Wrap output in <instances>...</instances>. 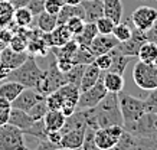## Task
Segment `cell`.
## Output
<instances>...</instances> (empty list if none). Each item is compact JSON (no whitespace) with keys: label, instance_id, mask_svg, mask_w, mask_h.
Returning <instances> with one entry per match:
<instances>
[{"label":"cell","instance_id":"cell-1","mask_svg":"<svg viewBox=\"0 0 157 150\" xmlns=\"http://www.w3.org/2000/svg\"><path fill=\"white\" fill-rule=\"evenodd\" d=\"M94 110H95L98 127L114 126V124L123 126V116L120 111L117 92H107V95L94 107Z\"/></svg>","mask_w":157,"mask_h":150},{"label":"cell","instance_id":"cell-2","mask_svg":"<svg viewBox=\"0 0 157 150\" xmlns=\"http://www.w3.org/2000/svg\"><path fill=\"white\" fill-rule=\"evenodd\" d=\"M42 72L43 69H40L38 67V63L35 61V56L29 55L28 59L20 67H17L10 72L7 81H16V83L22 84L26 88H36L39 79L42 77Z\"/></svg>","mask_w":157,"mask_h":150},{"label":"cell","instance_id":"cell-3","mask_svg":"<svg viewBox=\"0 0 157 150\" xmlns=\"http://www.w3.org/2000/svg\"><path fill=\"white\" fill-rule=\"evenodd\" d=\"M67 83H68L67 75L58 68L56 61H51L48 63V68L43 69L42 77H40V79H39V83L35 90L46 97L48 94L56 91L58 88H61L62 85H65Z\"/></svg>","mask_w":157,"mask_h":150},{"label":"cell","instance_id":"cell-4","mask_svg":"<svg viewBox=\"0 0 157 150\" xmlns=\"http://www.w3.org/2000/svg\"><path fill=\"white\" fill-rule=\"evenodd\" d=\"M123 129L137 137H157V114L146 113L137 120L123 123Z\"/></svg>","mask_w":157,"mask_h":150},{"label":"cell","instance_id":"cell-5","mask_svg":"<svg viewBox=\"0 0 157 150\" xmlns=\"http://www.w3.org/2000/svg\"><path fill=\"white\" fill-rule=\"evenodd\" d=\"M118 104L121 116H123V123L137 120V118H140L147 113L144 100L130 95L127 92H118Z\"/></svg>","mask_w":157,"mask_h":150},{"label":"cell","instance_id":"cell-6","mask_svg":"<svg viewBox=\"0 0 157 150\" xmlns=\"http://www.w3.org/2000/svg\"><path fill=\"white\" fill-rule=\"evenodd\" d=\"M133 79L136 85L141 90H154L157 87V65L154 62L137 61L133 69Z\"/></svg>","mask_w":157,"mask_h":150},{"label":"cell","instance_id":"cell-7","mask_svg":"<svg viewBox=\"0 0 157 150\" xmlns=\"http://www.w3.org/2000/svg\"><path fill=\"white\" fill-rule=\"evenodd\" d=\"M0 150H29L25 143V133L10 123L0 126Z\"/></svg>","mask_w":157,"mask_h":150},{"label":"cell","instance_id":"cell-8","mask_svg":"<svg viewBox=\"0 0 157 150\" xmlns=\"http://www.w3.org/2000/svg\"><path fill=\"white\" fill-rule=\"evenodd\" d=\"M123 131H124L123 126H117V124L107 126V127H100L94 133V140H95L97 146L101 150H108L118 143Z\"/></svg>","mask_w":157,"mask_h":150},{"label":"cell","instance_id":"cell-9","mask_svg":"<svg viewBox=\"0 0 157 150\" xmlns=\"http://www.w3.org/2000/svg\"><path fill=\"white\" fill-rule=\"evenodd\" d=\"M107 92L108 91H107L104 87L102 74H101V78L98 79V83H97L94 87L88 88L86 91H82L81 94H79V98H78V108H91V107H95L97 104L107 95Z\"/></svg>","mask_w":157,"mask_h":150},{"label":"cell","instance_id":"cell-10","mask_svg":"<svg viewBox=\"0 0 157 150\" xmlns=\"http://www.w3.org/2000/svg\"><path fill=\"white\" fill-rule=\"evenodd\" d=\"M157 19V10L154 7L150 6H140L133 12L131 15V22L134 23V26L137 29L143 30H148L153 26V23Z\"/></svg>","mask_w":157,"mask_h":150},{"label":"cell","instance_id":"cell-11","mask_svg":"<svg viewBox=\"0 0 157 150\" xmlns=\"http://www.w3.org/2000/svg\"><path fill=\"white\" fill-rule=\"evenodd\" d=\"M146 40H147L146 33H144L143 30H140V29L136 28V30L131 32V36H130L127 40H124V42H118L117 49H118L121 53H124L125 56L137 58L138 49H140V46H141Z\"/></svg>","mask_w":157,"mask_h":150},{"label":"cell","instance_id":"cell-12","mask_svg":"<svg viewBox=\"0 0 157 150\" xmlns=\"http://www.w3.org/2000/svg\"><path fill=\"white\" fill-rule=\"evenodd\" d=\"M43 98H45V95L38 92L35 88H23V91L12 101V107L23 110V111H29L36 102H39Z\"/></svg>","mask_w":157,"mask_h":150},{"label":"cell","instance_id":"cell-13","mask_svg":"<svg viewBox=\"0 0 157 150\" xmlns=\"http://www.w3.org/2000/svg\"><path fill=\"white\" fill-rule=\"evenodd\" d=\"M43 39H45V42H46L49 48H52V46H63L71 39H74V35L71 33V30L68 29L67 25L63 23V25H58L52 32L43 33Z\"/></svg>","mask_w":157,"mask_h":150},{"label":"cell","instance_id":"cell-14","mask_svg":"<svg viewBox=\"0 0 157 150\" xmlns=\"http://www.w3.org/2000/svg\"><path fill=\"white\" fill-rule=\"evenodd\" d=\"M118 45V40L113 36V35H97L95 38L92 39V42L90 45V51L94 56L102 55V53L109 52L111 49H114Z\"/></svg>","mask_w":157,"mask_h":150},{"label":"cell","instance_id":"cell-15","mask_svg":"<svg viewBox=\"0 0 157 150\" xmlns=\"http://www.w3.org/2000/svg\"><path fill=\"white\" fill-rule=\"evenodd\" d=\"M28 56H29L28 52H17V51H13L12 48L6 46L0 52V62L5 63L6 67L12 68V69H16L28 59Z\"/></svg>","mask_w":157,"mask_h":150},{"label":"cell","instance_id":"cell-16","mask_svg":"<svg viewBox=\"0 0 157 150\" xmlns=\"http://www.w3.org/2000/svg\"><path fill=\"white\" fill-rule=\"evenodd\" d=\"M101 74H102V71L94 62L86 63L85 69H84V74H82L81 83H79V91L81 92L86 91L88 88L94 87L98 83V79L101 78Z\"/></svg>","mask_w":157,"mask_h":150},{"label":"cell","instance_id":"cell-17","mask_svg":"<svg viewBox=\"0 0 157 150\" xmlns=\"http://www.w3.org/2000/svg\"><path fill=\"white\" fill-rule=\"evenodd\" d=\"M81 6L84 7L85 22H97L104 16V3L102 0H82Z\"/></svg>","mask_w":157,"mask_h":150},{"label":"cell","instance_id":"cell-18","mask_svg":"<svg viewBox=\"0 0 157 150\" xmlns=\"http://www.w3.org/2000/svg\"><path fill=\"white\" fill-rule=\"evenodd\" d=\"M85 137V130H69L62 133L59 146L68 149H81Z\"/></svg>","mask_w":157,"mask_h":150},{"label":"cell","instance_id":"cell-19","mask_svg":"<svg viewBox=\"0 0 157 150\" xmlns=\"http://www.w3.org/2000/svg\"><path fill=\"white\" fill-rule=\"evenodd\" d=\"M67 117L62 114L61 110H48V113L43 117V124L46 131H61V129L65 124Z\"/></svg>","mask_w":157,"mask_h":150},{"label":"cell","instance_id":"cell-20","mask_svg":"<svg viewBox=\"0 0 157 150\" xmlns=\"http://www.w3.org/2000/svg\"><path fill=\"white\" fill-rule=\"evenodd\" d=\"M35 121L36 120H33L32 117L29 116L28 111H23V110H19V108H13V107H12V111H10V117H9L10 124L19 127L22 131H25V130H28Z\"/></svg>","mask_w":157,"mask_h":150},{"label":"cell","instance_id":"cell-21","mask_svg":"<svg viewBox=\"0 0 157 150\" xmlns=\"http://www.w3.org/2000/svg\"><path fill=\"white\" fill-rule=\"evenodd\" d=\"M108 53L111 55V67H109L108 71L123 75L124 71H125V68H127V65H128V62L131 61V56H125L124 53H121L118 49H117V46H115L114 49H111Z\"/></svg>","mask_w":157,"mask_h":150},{"label":"cell","instance_id":"cell-22","mask_svg":"<svg viewBox=\"0 0 157 150\" xmlns=\"http://www.w3.org/2000/svg\"><path fill=\"white\" fill-rule=\"evenodd\" d=\"M98 35V29H97L95 22H85V26L84 29L81 30V33H78L76 36H74V39L76 40V44L79 46H84V48H90L92 39Z\"/></svg>","mask_w":157,"mask_h":150},{"label":"cell","instance_id":"cell-23","mask_svg":"<svg viewBox=\"0 0 157 150\" xmlns=\"http://www.w3.org/2000/svg\"><path fill=\"white\" fill-rule=\"evenodd\" d=\"M84 17L85 19V13H84V7L79 5H65L62 6V9L58 13V25L67 23L71 17Z\"/></svg>","mask_w":157,"mask_h":150},{"label":"cell","instance_id":"cell-24","mask_svg":"<svg viewBox=\"0 0 157 150\" xmlns=\"http://www.w3.org/2000/svg\"><path fill=\"white\" fill-rule=\"evenodd\" d=\"M102 83H104V87L108 92H117L118 94L124 90V78L120 74L105 71L104 75H102Z\"/></svg>","mask_w":157,"mask_h":150},{"label":"cell","instance_id":"cell-25","mask_svg":"<svg viewBox=\"0 0 157 150\" xmlns=\"http://www.w3.org/2000/svg\"><path fill=\"white\" fill-rule=\"evenodd\" d=\"M104 3V16L120 23L123 17V2L121 0H102Z\"/></svg>","mask_w":157,"mask_h":150},{"label":"cell","instance_id":"cell-26","mask_svg":"<svg viewBox=\"0 0 157 150\" xmlns=\"http://www.w3.org/2000/svg\"><path fill=\"white\" fill-rule=\"evenodd\" d=\"M48 45L43 39V33L40 36H35V38L29 39L28 46H26V52L32 56H45L48 52Z\"/></svg>","mask_w":157,"mask_h":150},{"label":"cell","instance_id":"cell-27","mask_svg":"<svg viewBox=\"0 0 157 150\" xmlns=\"http://www.w3.org/2000/svg\"><path fill=\"white\" fill-rule=\"evenodd\" d=\"M23 88L26 87H23L22 84L16 83V81H5L0 85V97L12 102L20 92L23 91Z\"/></svg>","mask_w":157,"mask_h":150},{"label":"cell","instance_id":"cell-28","mask_svg":"<svg viewBox=\"0 0 157 150\" xmlns=\"http://www.w3.org/2000/svg\"><path fill=\"white\" fill-rule=\"evenodd\" d=\"M138 61H143V62H156L157 61V44L151 42V40H146L140 49H138V55H137Z\"/></svg>","mask_w":157,"mask_h":150},{"label":"cell","instance_id":"cell-29","mask_svg":"<svg viewBox=\"0 0 157 150\" xmlns=\"http://www.w3.org/2000/svg\"><path fill=\"white\" fill-rule=\"evenodd\" d=\"M36 26L42 30L43 33L52 32V30L58 26V15H52V13H48V12L43 10V12H40L38 15Z\"/></svg>","mask_w":157,"mask_h":150},{"label":"cell","instance_id":"cell-30","mask_svg":"<svg viewBox=\"0 0 157 150\" xmlns=\"http://www.w3.org/2000/svg\"><path fill=\"white\" fill-rule=\"evenodd\" d=\"M13 23L17 28H29L33 25V13L29 10V7H20L14 10Z\"/></svg>","mask_w":157,"mask_h":150},{"label":"cell","instance_id":"cell-31","mask_svg":"<svg viewBox=\"0 0 157 150\" xmlns=\"http://www.w3.org/2000/svg\"><path fill=\"white\" fill-rule=\"evenodd\" d=\"M13 16H14V7L10 5L9 0L0 2V26L2 28H7L13 22Z\"/></svg>","mask_w":157,"mask_h":150},{"label":"cell","instance_id":"cell-32","mask_svg":"<svg viewBox=\"0 0 157 150\" xmlns=\"http://www.w3.org/2000/svg\"><path fill=\"white\" fill-rule=\"evenodd\" d=\"M130 150H157V137H137V136H134V141Z\"/></svg>","mask_w":157,"mask_h":150},{"label":"cell","instance_id":"cell-33","mask_svg":"<svg viewBox=\"0 0 157 150\" xmlns=\"http://www.w3.org/2000/svg\"><path fill=\"white\" fill-rule=\"evenodd\" d=\"M94 59H95V56L91 53L90 49L78 45V48H76V51L72 55L71 61L72 63H84V65H86V63L94 62Z\"/></svg>","mask_w":157,"mask_h":150},{"label":"cell","instance_id":"cell-34","mask_svg":"<svg viewBox=\"0 0 157 150\" xmlns=\"http://www.w3.org/2000/svg\"><path fill=\"white\" fill-rule=\"evenodd\" d=\"M25 136H30V137H35L38 140H43V139H48V131L45 129V124H43V118L42 120H36L29 127L28 130L23 131Z\"/></svg>","mask_w":157,"mask_h":150},{"label":"cell","instance_id":"cell-35","mask_svg":"<svg viewBox=\"0 0 157 150\" xmlns=\"http://www.w3.org/2000/svg\"><path fill=\"white\" fill-rule=\"evenodd\" d=\"M84 69H85V65H84V63H74L71 69L65 74V75H67V81L68 83H71V84H75V85L79 87V83H81Z\"/></svg>","mask_w":157,"mask_h":150},{"label":"cell","instance_id":"cell-36","mask_svg":"<svg viewBox=\"0 0 157 150\" xmlns=\"http://www.w3.org/2000/svg\"><path fill=\"white\" fill-rule=\"evenodd\" d=\"M131 32L133 30H131V28H130V25L127 22H120V23L115 25L114 30H113V36L118 42H124L131 36Z\"/></svg>","mask_w":157,"mask_h":150},{"label":"cell","instance_id":"cell-37","mask_svg":"<svg viewBox=\"0 0 157 150\" xmlns=\"http://www.w3.org/2000/svg\"><path fill=\"white\" fill-rule=\"evenodd\" d=\"M95 25H97V29H98V33L100 35H113V30H114L117 23L113 22L107 16H102V17H100V19L97 20Z\"/></svg>","mask_w":157,"mask_h":150},{"label":"cell","instance_id":"cell-38","mask_svg":"<svg viewBox=\"0 0 157 150\" xmlns=\"http://www.w3.org/2000/svg\"><path fill=\"white\" fill-rule=\"evenodd\" d=\"M48 110L49 108H48V106H46V101H45V98H43V100H40L39 102H36L28 113L33 120H42L43 117H45V114L48 113Z\"/></svg>","mask_w":157,"mask_h":150},{"label":"cell","instance_id":"cell-39","mask_svg":"<svg viewBox=\"0 0 157 150\" xmlns=\"http://www.w3.org/2000/svg\"><path fill=\"white\" fill-rule=\"evenodd\" d=\"M26 46H28V39L20 33H13L9 42V48L17 52H26Z\"/></svg>","mask_w":157,"mask_h":150},{"label":"cell","instance_id":"cell-40","mask_svg":"<svg viewBox=\"0 0 157 150\" xmlns=\"http://www.w3.org/2000/svg\"><path fill=\"white\" fill-rule=\"evenodd\" d=\"M65 25L68 26V29L71 30V33L74 35V36H76L78 33H81V30L84 29V26H85V19L76 16V17H71Z\"/></svg>","mask_w":157,"mask_h":150},{"label":"cell","instance_id":"cell-41","mask_svg":"<svg viewBox=\"0 0 157 150\" xmlns=\"http://www.w3.org/2000/svg\"><path fill=\"white\" fill-rule=\"evenodd\" d=\"M10 111H12V102L0 97V126L9 123Z\"/></svg>","mask_w":157,"mask_h":150},{"label":"cell","instance_id":"cell-42","mask_svg":"<svg viewBox=\"0 0 157 150\" xmlns=\"http://www.w3.org/2000/svg\"><path fill=\"white\" fill-rule=\"evenodd\" d=\"M45 101H46V106H48L49 110H61L62 106V97L58 91H53L51 94H48L45 97Z\"/></svg>","mask_w":157,"mask_h":150},{"label":"cell","instance_id":"cell-43","mask_svg":"<svg viewBox=\"0 0 157 150\" xmlns=\"http://www.w3.org/2000/svg\"><path fill=\"white\" fill-rule=\"evenodd\" d=\"M147 113H156L157 114V87L154 90H150L147 98L144 100Z\"/></svg>","mask_w":157,"mask_h":150},{"label":"cell","instance_id":"cell-44","mask_svg":"<svg viewBox=\"0 0 157 150\" xmlns=\"http://www.w3.org/2000/svg\"><path fill=\"white\" fill-rule=\"evenodd\" d=\"M94 63L100 68L102 72H105V71H108L109 67H111V55H109L108 52L102 53V55H98V56H95V59H94Z\"/></svg>","mask_w":157,"mask_h":150},{"label":"cell","instance_id":"cell-45","mask_svg":"<svg viewBox=\"0 0 157 150\" xmlns=\"http://www.w3.org/2000/svg\"><path fill=\"white\" fill-rule=\"evenodd\" d=\"M63 5H65L63 0H46L45 2V9L43 10L48 12V13H52V15H58Z\"/></svg>","mask_w":157,"mask_h":150},{"label":"cell","instance_id":"cell-46","mask_svg":"<svg viewBox=\"0 0 157 150\" xmlns=\"http://www.w3.org/2000/svg\"><path fill=\"white\" fill-rule=\"evenodd\" d=\"M45 2L46 0H30L29 2V10L33 13V16H38L40 12H43V9H45Z\"/></svg>","mask_w":157,"mask_h":150},{"label":"cell","instance_id":"cell-47","mask_svg":"<svg viewBox=\"0 0 157 150\" xmlns=\"http://www.w3.org/2000/svg\"><path fill=\"white\" fill-rule=\"evenodd\" d=\"M144 33H146L147 40H151V42H156L157 44V19H156V22L153 23L151 28H150L148 30H146Z\"/></svg>","mask_w":157,"mask_h":150},{"label":"cell","instance_id":"cell-48","mask_svg":"<svg viewBox=\"0 0 157 150\" xmlns=\"http://www.w3.org/2000/svg\"><path fill=\"white\" fill-rule=\"evenodd\" d=\"M13 69L9 67H6L5 63L0 62V81H7L9 79V75Z\"/></svg>","mask_w":157,"mask_h":150},{"label":"cell","instance_id":"cell-49","mask_svg":"<svg viewBox=\"0 0 157 150\" xmlns=\"http://www.w3.org/2000/svg\"><path fill=\"white\" fill-rule=\"evenodd\" d=\"M9 2L10 5L14 7V10H16V9H20V7H28L30 0H9Z\"/></svg>","mask_w":157,"mask_h":150},{"label":"cell","instance_id":"cell-50","mask_svg":"<svg viewBox=\"0 0 157 150\" xmlns=\"http://www.w3.org/2000/svg\"><path fill=\"white\" fill-rule=\"evenodd\" d=\"M67 5H79L81 3L82 0H63Z\"/></svg>","mask_w":157,"mask_h":150},{"label":"cell","instance_id":"cell-51","mask_svg":"<svg viewBox=\"0 0 157 150\" xmlns=\"http://www.w3.org/2000/svg\"><path fill=\"white\" fill-rule=\"evenodd\" d=\"M52 150H81V149H68V147H62V146H58V147H55V149Z\"/></svg>","mask_w":157,"mask_h":150},{"label":"cell","instance_id":"cell-52","mask_svg":"<svg viewBox=\"0 0 157 150\" xmlns=\"http://www.w3.org/2000/svg\"><path fill=\"white\" fill-rule=\"evenodd\" d=\"M2 29H3V28H2V26H0V33H2Z\"/></svg>","mask_w":157,"mask_h":150},{"label":"cell","instance_id":"cell-53","mask_svg":"<svg viewBox=\"0 0 157 150\" xmlns=\"http://www.w3.org/2000/svg\"><path fill=\"white\" fill-rule=\"evenodd\" d=\"M0 2H5V0H0Z\"/></svg>","mask_w":157,"mask_h":150},{"label":"cell","instance_id":"cell-54","mask_svg":"<svg viewBox=\"0 0 157 150\" xmlns=\"http://www.w3.org/2000/svg\"><path fill=\"white\" fill-rule=\"evenodd\" d=\"M0 52H2V51H0Z\"/></svg>","mask_w":157,"mask_h":150}]
</instances>
